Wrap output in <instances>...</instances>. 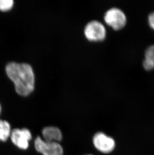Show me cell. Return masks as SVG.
I'll return each mask as SVG.
<instances>
[{
  "mask_svg": "<svg viewBox=\"0 0 154 155\" xmlns=\"http://www.w3.org/2000/svg\"><path fill=\"white\" fill-rule=\"evenodd\" d=\"M106 23L115 30L123 28L127 23L126 16L121 9L113 8L108 10L104 16Z\"/></svg>",
  "mask_w": 154,
  "mask_h": 155,
  "instance_id": "2",
  "label": "cell"
},
{
  "mask_svg": "<svg viewBox=\"0 0 154 155\" xmlns=\"http://www.w3.org/2000/svg\"><path fill=\"white\" fill-rule=\"evenodd\" d=\"M93 145L99 152L109 154L115 149L116 143L113 138L107 135L103 132H98L93 138Z\"/></svg>",
  "mask_w": 154,
  "mask_h": 155,
  "instance_id": "4",
  "label": "cell"
},
{
  "mask_svg": "<svg viewBox=\"0 0 154 155\" xmlns=\"http://www.w3.org/2000/svg\"><path fill=\"white\" fill-rule=\"evenodd\" d=\"M90 155V154H88V155Z\"/></svg>",
  "mask_w": 154,
  "mask_h": 155,
  "instance_id": "13",
  "label": "cell"
},
{
  "mask_svg": "<svg viewBox=\"0 0 154 155\" xmlns=\"http://www.w3.org/2000/svg\"><path fill=\"white\" fill-rule=\"evenodd\" d=\"M35 149L43 155H63L64 150L61 145L57 142H47L41 137L35 139Z\"/></svg>",
  "mask_w": 154,
  "mask_h": 155,
  "instance_id": "3",
  "label": "cell"
},
{
  "mask_svg": "<svg viewBox=\"0 0 154 155\" xmlns=\"http://www.w3.org/2000/svg\"><path fill=\"white\" fill-rule=\"evenodd\" d=\"M8 76L15 84L19 95L27 96L35 88V74L31 65L27 63L10 62L6 68Z\"/></svg>",
  "mask_w": 154,
  "mask_h": 155,
  "instance_id": "1",
  "label": "cell"
},
{
  "mask_svg": "<svg viewBox=\"0 0 154 155\" xmlns=\"http://www.w3.org/2000/svg\"><path fill=\"white\" fill-rule=\"evenodd\" d=\"M1 106L0 105V114H1Z\"/></svg>",
  "mask_w": 154,
  "mask_h": 155,
  "instance_id": "12",
  "label": "cell"
},
{
  "mask_svg": "<svg viewBox=\"0 0 154 155\" xmlns=\"http://www.w3.org/2000/svg\"><path fill=\"white\" fill-rule=\"evenodd\" d=\"M84 34L86 38L89 41H103L106 38V30L100 22L98 21H92L85 27Z\"/></svg>",
  "mask_w": 154,
  "mask_h": 155,
  "instance_id": "5",
  "label": "cell"
},
{
  "mask_svg": "<svg viewBox=\"0 0 154 155\" xmlns=\"http://www.w3.org/2000/svg\"><path fill=\"white\" fill-rule=\"evenodd\" d=\"M144 69L148 71L154 68V44L149 46L145 50V59L143 61Z\"/></svg>",
  "mask_w": 154,
  "mask_h": 155,
  "instance_id": "8",
  "label": "cell"
},
{
  "mask_svg": "<svg viewBox=\"0 0 154 155\" xmlns=\"http://www.w3.org/2000/svg\"><path fill=\"white\" fill-rule=\"evenodd\" d=\"M12 143L22 150H26L29 146V141L32 136L29 130L27 128L15 129L12 130L10 136Z\"/></svg>",
  "mask_w": 154,
  "mask_h": 155,
  "instance_id": "6",
  "label": "cell"
},
{
  "mask_svg": "<svg viewBox=\"0 0 154 155\" xmlns=\"http://www.w3.org/2000/svg\"><path fill=\"white\" fill-rule=\"evenodd\" d=\"M43 140L47 142L59 143L62 140L61 130L58 127L54 126H49L43 129Z\"/></svg>",
  "mask_w": 154,
  "mask_h": 155,
  "instance_id": "7",
  "label": "cell"
},
{
  "mask_svg": "<svg viewBox=\"0 0 154 155\" xmlns=\"http://www.w3.org/2000/svg\"><path fill=\"white\" fill-rule=\"evenodd\" d=\"M148 22L150 27L154 29V12H152L149 15Z\"/></svg>",
  "mask_w": 154,
  "mask_h": 155,
  "instance_id": "11",
  "label": "cell"
},
{
  "mask_svg": "<svg viewBox=\"0 0 154 155\" xmlns=\"http://www.w3.org/2000/svg\"><path fill=\"white\" fill-rule=\"evenodd\" d=\"M14 5L13 0H0V10L7 11L12 9Z\"/></svg>",
  "mask_w": 154,
  "mask_h": 155,
  "instance_id": "10",
  "label": "cell"
},
{
  "mask_svg": "<svg viewBox=\"0 0 154 155\" xmlns=\"http://www.w3.org/2000/svg\"><path fill=\"white\" fill-rule=\"evenodd\" d=\"M11 128L9 122L0 120V141L6 142L10 137Z\"/></svg>",
  "mask_w": 154,
  "mask_h": 155,
  "instance_id": "9",
  "label": "cell"
}]
</instances>
